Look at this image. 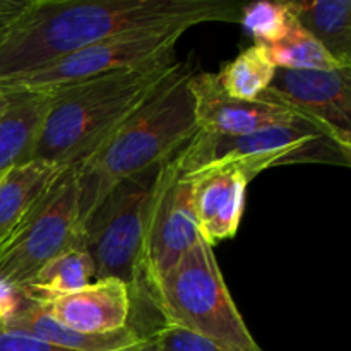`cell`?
Wrapping results in <instances>:
<instances>
[{"label": "cell", "instance_id": "cell-21", "mask_svg": "<svg viewBox=\"0 0 351 351\" xmlns=\"http://www.w3.org/2000/svg\"><path fill=\"white\" fill-rule=\"evenodd\" d=\"M240 24L256 40V45L271 47L288 34L297 23L290 2H250L242 5Z\"/></svg>", "mask_w": 351, "mask_h": 351}, {"label": "cell", "instance_id": "cell-20", "mask_svg": "<svg viewBox=\"0 0 351 351\" xmlns=\"http://www.w3.org/2000/svg\"><path fill=\"white\" fill-rule=\"evenodd\" d=\"M266 50L276 69L285 71H336L350 67L336 60L298 23L293 24L283 40L266 47Z\"/></svg>", "mask_w": 351, "mask_h": 351}, {"label": "cell", "instance_id": "cell-4", "mask_svg": "<svg viewBox=\"0 0 351 351\" xmlns=\"http://www.w3.org/2000/svg\"><path fill=\"white\" fill-rule=\"evenodd\" d=\"M350 161L351 137L311 117L242 136H218L197 130L175 154L182 175H192L209 165L237 163L252 178L267 168L285 165L350 167Z\"/></svg>", "mask_w": 351, "mask_h": 351}, {"label": "cell", "instance_id": "cell-17", "mask_svg": "<svg viewBox=\"0 0 351 351\" xmlns=\"http://www.w3.org/2000/svg\"><path fill=\"white\" fill-rule=\"evenodd\" d=\"M95 280L96 267L86 247H72L41 266L16 293L33 304H41L81 290Z\"/></svg>", "mask_w": 351, "mask_h": 351}, {"label": "cell", "instance_id": "cell-12", "mask_svg": "<svg viewBox=\"0 0 351 351\" xmlns=\"http://www.w3.org/2000/svg\"><path fill=\"white\" fill-rule=\"evenodd\" d=\"M192 201L201 239L215 247L237 235L245 211L247 187L254 180L237 163L209 165L192 175Z\"/></svg>", "mask_w": 351, "mask_h": 351}, {"label": "cell", "instance_id": "cell-11", "mask_svg": "<svg viewBox=\"0 0 351 351\" xmlns=\"http://www.w3.org/2000/svg\"><path fill=\"white\" fill-rule=\"evenodd\" d=\"M269 95L351 137V67L336 71L276 69Z\"/></svg>", "mask_w": 351, "mask_h": 351}, {"label": "cell", "instance_id": "cell-24", "mask_svg": "<svg viewBox=\"0 0 351 351\" xmlns=\"http://www.w3.org/2000/svg\"><path fill=\"white\" fill-rule=\"evenodd\" d=\"M27 0H0V27L7 26L19 16Z\"/></svg>", "mask_w": 351, "mask_h": 351}, {"label": "cell", "instance_id": "cell-22", "mask_svg": "<svg viewBox=\"0 0 351 351\" xmlns=\"http://www.w3.org/2000/svg\"><path fill=\"white\" fill-rule=\"evenodd\" d=\"M149 338L160 351H226L216 343L173 324H161Z\"/></svg>", "mask_w": 351, "mask_h": 351}, {"label": "cell", "instance_id": "cell-10", "mask_svg": "<svg viewBox=\"0 0 351 351\" xmlns=\"http://www.w3.org/2000/svg\"><path fill=\"white\" fill-rule=\"evenodd\" d=\"M189 82L195 101L197 130L202 132L242 136L307 117L267 91L256 101L230 98L221 91L216 74L211 72H192Z\"/></svg>", "mask_w": 351, "mask_h": 351}, {"label": "cell", "instance_id": "cell-27", "mask_svg": "<svg viewBox=\"0 0 351 351\" xmlns=\"http://www.w3.org/2000/svg\"><path fill=\"white\" fill-rule=\"evenodd\" d=\"M14 103V95L12 93H7L5 89L0 88V117L10 108V105Z\"/></svg>", "mask_w": 351, "mask_h": 351}, {"label": "cell", "instance_id": "cell-3", "mask_svg": "<svg viewBox=\"0 0 351 351\" xmlns=\"http://www.w3.org/2000/svg\"><path fill=\"white\" fill-rule=\"evenodd\" d=\"M192 71L180 62L91 156L75 165L81 221L119 182L161 167L197 132Z\"/></svg>", "mask_w": 351, "mask_h": 351}, {"label": "cell", "instance_id": "cell-15", "mask_svg": "<svg viewBox=\"0 0 351 351\" xmlns=\"http://www.w3.org/2000/svg\"><path fill=\"white\" fill-rule=\"evenodd\" d=\"M65 168L41 160H26L0 175V239L53 187Z\"/></svg>", "mask_w": 351, "mask_h": 351}, {"label": "cell", "instance_id": "cell-13", "mask_svg": "<svg viewBox=\"0 0 351 351\" xmlns=\"http://www.w3.org/2000/svg\"><path fill=\"white\" fill-rule=\"evenodd\" d=\"M55 322L84 335H108L130 324L129 287L115 278L95 280L81 290L36 304Z\"/></svg>", "mask_w": 351, "mask_h": 351}, {"label": "cell", "instance_id": "cell-23", "mask_svg": "<svg viewBox=\"0 0 351 351\" xmlns=\"http://www.w3.org/2000/svg\"><path fill=\"white\" fill-rule=\"evenodd\" d=\"M0 351H69L0 324Z\"/></svg>", "mask_w": 351, "mask_h": 351}, {"label": "cell", "instance_id": "cell-28", "mask_svg": "<svg viewBox=\"0 0 351 351\" xmlns=\"http://www.w3.org/2000/svg\"><path fill=\"white\" fill-rule=\"evenodd\" d=\"M5 31H7V26H3V27H0V43H2V40H3V36H5Z\"/></svg>", "mask_w": 351, "mask_h": 351}, {"label": "cell", "instance_id": "cell-18", "mask_svg": "<svg viewBox=\"0 0 351 351\" xmlns=\"http://www.w3.org/2000/svg\"><path fill=\"white\" fill-rule=\"evenodd\" d=\"M14 103L0 117V175L29 158L50 93H12Z\"/></svg>", "mask_w": 351, "mask_h": 351}, {"label": "cell", "instance_id": "cell-7", "mask_svg": "<svg viewBox=\"0 0 351 351\" xmlns=\"http://www.w3.org/2000/svg\"><path fill=\"white\" fill-rule=\"evenodd\" d=\"M160 168L119 182L82 223L96 280H120L129 287L132 300L139 293L144 233Z\"/></svg>", "mask_w": 351, "mask_h": 351}, {"label": "cell", "instance_id": "cell-25", "mask_svg": "<svg viewBox=\"0 0 351 351\" xmlns=\"http://www.w3.org/2000/svg\"><path fill=\"white\" fill-rule=\"evenodd\" d=\"M17 307L16 291H7L0 288V324L14 314Z\"/></svg>", "mask_w": 351, "mask_h": 351}, {"label": "cell", "instance_id": "cell-6", "mask_svg": "<svg viewBox=\"0 0 351 351\" xmlns=\"http://www.w3.org/2000/svg\"><path fill=\"white\" fill-rule=\"evenodd\" d=\"M72 247H86L74 167L65 168L53 187L0 239V288L19 291L41 266Z\"/></svg>", "mask_w": 351, "mask_h": 351}, {"label": "cell", "instance_id": "cell-5", "mask_svg": "<svg viewBox=\"0 0 351 351\" xmlns=\"http://www.w3.org/2000/svg\"><path fill=\"white\" fill-rule=\"evenodd\" d=\"M161 324L189 329L226 351H264L225 283L215 247L199 239L151 293Z\"/></svg>", "mask_w": 351, "mask_h": 351}, {"label": "cell", "instance_id": "cell-8", "mask_svg": "<svg viewBox=\"0 0 351 351\" xmlns=\"http://www.w3.org/2000/svg\"><path fill=\"white\" fill-rule=\"evenodd\" d=\"M201 239L192 201V184L180 173L175 156L161 165L147 213L144 233L141 287L132 300V315L151 307V293L161 278ZM130 315V317H132Z\"/></svg>", "mask_w": 351, "mask_h": 351}, {"label": "cell", "instance_id": "cell-1", "mask_svg": "<svg viewBox=\"0 0 351 351\" xmlns=\"http://www.w3.org/2000/svg\"><path fill=\"white\" fill-rule=\"evenodd\" d=\"M232 0H27L0 43V84L117 34L239 23Z\"/></svg>", "mask_w": 351, "mask_h": 351}, {"label": "cell", "instance_id": "cell-9", "mask_svg": "<svg viewBox=\"0 0 351 351\" xmlns=\"http://www.w3.org/2000/svg\"><path fill=\"white\" fill-rule=\"evenodd\" d=\"M187 27L168 26L117 34L0 84L7 93H45L110 72L141 67L175 51Z\"/></svg>", "mask_w": 351, "mask_h": 351}, {"label": "cell", "instance_id": "cell-2", "mask_svg": "<svg viewBox=\"0 0 351 351\" xmlns=\"http://www.w3.org/2000/svg\"><path fill=\"white\" fill-rule=\"evenodd\" d=\"M175 51L146 65L57 88L27 160L71 168L91 156L178 67Z\"/></svg>", "mask_w": 351, "mask_h": 351}, {"label": "cell", "instance_id": "cell-26", "mask_svg": "<svg viewBox=\"0 0 351 351\" xmlns=\"http://www.w3.org/2000/svg\"><path fill=\"white\" fill-rule=\"evenodd\" d=\"M122 351H160V350H158V346L154 345L153 339L146 338V339H141L139 343H136V345L129 346V348Z\"/></svg>", "mask_w": 351, "mask_h": 351}, {"label": "cell", "instance_id": "cell-16", "mask_svg": "<svg viewBox=\"0 0 351 351\" xmlns=\"http://www.w3.org/2000/svg\"><path fill=\"white\" fill-rule=\"evenodd\" d=\"M297 23L336 60L351 67L350 0H291Z\"/></svg>", "mask_w": 351, "mask_h": 351}, {"label": "cell", "instance_id": "cell-14", "mask_svg": "<svg viewBox=\"0 0 351 351\" xmlns=\"http://www.w3.org/2000/svg\"><path fill=\"white\" fill-rule=\"evenodd\" d=\"M16 295V311L2 324L14 331L24 332V335H29L45 343H50L57 348L69 351H122L144 339L132 326H127L120 331L108 332V335H84V332L72 331L48 317L36 304L26 300L19 293Z\"/></svg>", "mask_w": 351, "mask_h": 351}, {"label": "cell", "instance_id": "cell-19", "mask_svg": "<svg viewBox=\"0 0 351 351\" xmlns=\"http://www.w3.org/2000/svg\"><path fill=\"white\" fill-rule=\"evenodd\" d=\"M276 74V65L266 47L256 45L240 51L216 74L218 84L226 96L242 101H256L269 89Z\"/></svg>", "mask_w": 351, "mask_h": 351}]
</instances>
